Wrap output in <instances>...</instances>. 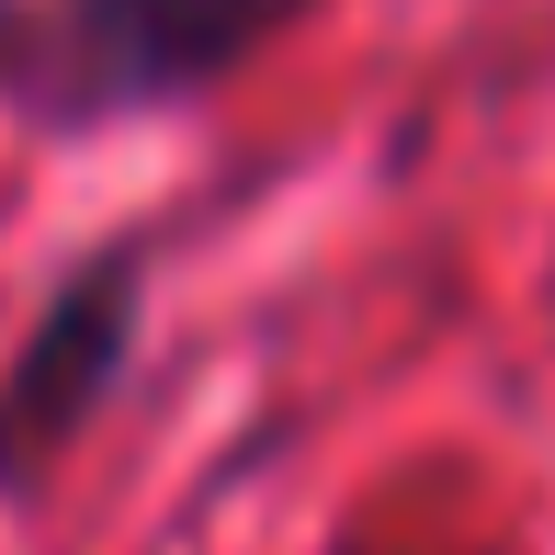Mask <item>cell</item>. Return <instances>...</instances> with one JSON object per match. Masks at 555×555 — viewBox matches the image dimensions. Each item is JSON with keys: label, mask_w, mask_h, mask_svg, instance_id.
I'll use <instances>...</instances> for the list:
<instances>
[{"label": "cell", "mask_w": 555, "mask_h": 555, "mask_svg": "<svg viewBox=\"0 0 555 555\" xmlns=\"http://www.w3.org/2000/svg\"><path fill=\"white\" fill-rule=\"evenodd\" d=\"M307 0H35V80L57 114H125L216 80Z\"/></svg>", "instance_id": "6da1fadb"}, {"label": "cell", "mask_w": 555, "mask_h": 555, "mask_svg": "<svg viewBox=\"0 0 555 555\" xmlns=\"http://www.w3.org/2000/svg\"><path fill=\"white\" fill-rule=\"evenodd\" d=\"M125 340H137V261H103L46 307V330L23 340L12 386H0V465H35L91 420V397L125 374Z\"/></svg>", "instance_id": "7a4b0ae2"}, {"label": "cell", "mask_w": 555, "mask_h": 555, "mask_svg": "<svg viewBox=\"0 0 555 555\" xmlns=\"http://www.w3.org/2000/svg\"><path fill=\"white\" fill-rule=\"evenodd\" d=\"M35 46V0H0V57H23Z\"/></svg>", "instance_id": "3957f363"}]
</instances>
